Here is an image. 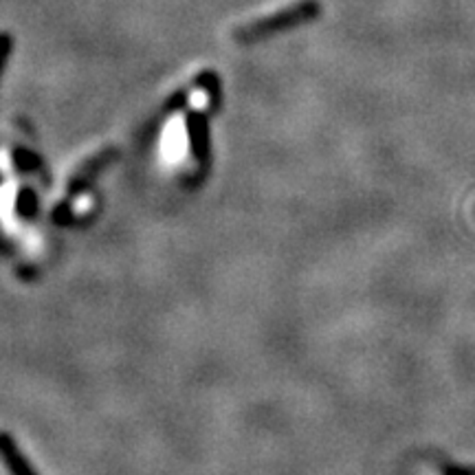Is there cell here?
<instances>
[{"label":"cell","instance_id":"obj_1","mask_svg":"<svg viewBox=\"0 0 475 475\" xmlns=\"http://www.w3.org/2000/svg\"><path fill=\"white\" fill-rule=\"evenodd\" d=\"M319 0H282V3L262 7L251 16L238 20L229 33L234 42L251 44L273 33L289 31V29L310 22L319 16Z\"/></svg>","mask_w":475,"mask_h":475},{"label":"cell","instance_id":"obj_2","mask_svg":"<svg viewBox=\"0 0 475 475\" xmlns=\"http://www.w3.org/2000/svg\"><path fill=\"white\" fill-rule=\"evenodd\" d=\"M185 135L192 161L198 163V166H205L207 157H210V128H207L205 112L194 108V111L185 117Z\"/></svg>","mask_w":475,"mask_h":475},{"label":"cell","instance_id":"obj_4","mask_svg":"<svg viewBox=\"0 0 475 475\" xmlns=\"http://www.w3.org/2000/svg\"><path fill=\"white\" fill-rule=\"evenodd\" d=\"M111 155H112L111 150L99 152L97 157L88 158V161L84 163V166H79V167H77V172H76V175H73V178H71V185H68V196H76L77 192L82 190V187L86 185V183L91 181V178L97 175L99 167H103L108 161H111Z\"/></svg>","mask_w":475,"mask_h":475},{"label":"cell","instance_id":"obj_3","mask_svg":"<svg viewBox=\"0 0 475 475\" xmlns=\"http://www.w3.org/2000/svg\"><path fill=\"white\" fill-rule=\"evenodd\" d=\"M0 460H3L4 467L12 475H36L7 434H0Z\"/></svg>","mask_w":475,"mask_h":475},{"label":"cell","instance_id":"obj_5","mask_svg":"<svg viewBox=\"0 0 475 475\" xmlns=\"http://www.w3.org/2000/svg\"><path fill=\"white\" fill-rule=\"evenodd\" d=\"M7 49H9V40L4 33H0V67H3V59L7 56Z\"/></svg>","mask_w":475,"mask_h":475}]
</instances>
